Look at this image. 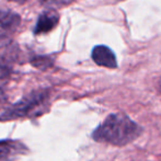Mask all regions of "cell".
Masks as SVG:
<instances>
[{
    "label": "cell",
    "mask_w": 161,
    "mask_h": 161,
    "mask_svg": "<svg viewBox=\"0 0 161 161\" xmlns=\"http://www.w3.org/2000/svg\"><path fill=\"white\" fill-rule=\"evenodd\" d=\"M21 24V17L11 10H0V43L10 37Z\"/></svg>",
    "instance_id": "5b68a950"
},
{
    "label": "cell",
    "mask_w": 161,
    "mask_h": 161,
    "mask_svg": "<svg viewBox=\"0 0 161 161\" xmlns=\"http://www.w3.org/2000/svg\"><path fill=\"white\" fill-rule=\"evenodd\" d=\"M6 101H7V96H6V93H4L3 89L0 88V104L4 103Z\"/></svg>",
    "instance_id": "9c48e42d"
},
{
    "label": "cell",
    "mask_w": 161,
    "mask_h": 161,
    "mask_svg": "<svg viewBox=\"0 0 161 161\" xmlns=\"http://www.w3.org/2000/svg\"><path fill=\"white\" fill-rule=\"evenodd\" d=\"M158 90L161 92V79H160V81H159V83H158Z\"/></svg>",
    "instance_id": "30bf717a"
},
{
    "label": "cell",
    "mask_w": 161,
    "mask_h": 161,
    "mask_svg": "<svg viewBox=\"0 0 161 161\" xmlns=\"http://www.w3.org/2000/svg\"><path fill=\"white\" fill-rule=\"evenodd\" d=\"M58 22H59V15L56 11H45L38 17L37 22L35 24V29H34V34L38 35V34H46L51 32L57 26Z\"/></svg>",
    "instance_id": "52a82bcc"
},
{
    "label": "cell",
    "mask_w": 161,
    "mask_h": 161,
    "mask_svg": "<svg viewBox=\"0 0 161 161\" xmlns=\"http://www.w3.org/2000/svg\"><path fill=\"white\" fill-rule=\"evenodd\" d=\"M31 64L37 69L46 70L53 66V60L51 57H47V56H36L32 59Z\"/></svg>",
    "instance_id": "ba28073f"
},
{
    "label": "cell",
    "mask_w": 161,
    "mask_h": 161,
    "mask_svg": "<svg viewBox=\"0 0 161 161\" xmlns=\"http://www.w3.org/2000/svg\"><path fill=\"white\" fill-rule=\"evenodd\" d=\"M49 108V93L46 90H37L23 97L20 101L0 112V121H14L20 119H36L45 114Z\"/></svg>",
    "instance_id": "7a4b0ae2"
},
{
    "label": "cell",
    "mask_w": 161,
    "mask_h": 161,
    "mask_svg": "<svg viewBox=\"0 0 161 161\" xmlns=\"http://www.w3.org/2000/svg\"><path fill=\"white\" fill-rule=\"evenodd\" d=\"M20 49L14 43L0 46V80H6L12 74L13 68L20 59Z\"/></svg>",
    "instance_id": "3957f363"
},
{
    "label": "cell",
    "mask_w": 161,
    "mask_h": 161,
    "mask_svg": "<svg viewBox=\"0 0 161 161\" xmlns=\"http://www.w3.org/2000/svg\"><path fill=\"white\" fill-rule=\"evenodd\" d=\"M28 153V147L19 140H0V161H15Z\"/></svg>",
    "instance_id": "277c9868"
},
{
    "label": "cell",
    "mask_w": 161,
    "mask_h": 161,
    "mask_svg": "<svg viewBox=\"0 0 161 161\" xmlns=\"http://www.w3.org/2000/svg\"><path fill=\"white\" fill-rule=\"evenodd\" d=\"M142 127L124 113L110 114L92 131V139L102 144L123 147L136 140Z\"/></svg>",
    "instance_id": "6da1fadb"
},
{
    "label": "cell",
    "mask_w": 161,
    "mask_h": 161,
    "mask_svg": "<svg viewBox=\"0 0 161 161\" xmlns=\"http://www.w3.org/2000/svg\"><path fill=\"white\" fill-rule=\"evenodd\" d=\"M91 57L97 66L111 68V69L117 68V62L114 53L105 45H97L92 49Z\"/></svg>",
    "instance_id": "8992f818"
}]
</instances>
